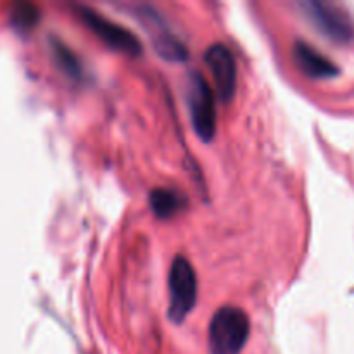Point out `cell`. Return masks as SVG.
I'll return each mask as SVG.
<instances>
[{
	"label": "cell",
	"mask_w": 354,
	"mask_h": 354,
	"mask_svg": "<svg viewBox=\"0 0 354 354\" xmlns=\"http://www.w3.org/2000/svg\"><path fill=\"white\" fill-rule=\"evenodd\" d=\"M149 206L152 213L161 220H169L187 207V199L183 194L171 189H154L149 196Z\"/></svg>",
	"instance_id": "cell-10"
},
{
	"label": "cell",
	"mask_w": 354,
	"mask_h": 354,
	"mask_svg": "<svg viewBox=\"0 0 354 354\" xmlns=\"http://www.w3.org/2000/svg\"><path fill=\"white\" fill-rule=\"evenodd\" d=\"M301 10L328 40L335 44H349L354 40V23L349 14L339 6L327 2H303Z\"/></svg>",
	"instance_id": "cell-5"
},
{
	"label": "cell",
	"mask_w": 354,
	"mask_h": 354,
	"mask_svg": "<svg viewBox=\"0 0 354 354\" xmlns=\"http://www.w3.org/2000/svg\"><path fill=\"white\" fill-rule=\"evenodd\" d=\"M73 9L78 19L111 50L130 55V57H138L142 54V44L133 31L107 19L102 14L86 6L78 3V6H73Z\"/></svg>",
	"instance_id": "cell-3"
},
{
	"label": "cell",
	"mask_w": 354,
	"mask_h": 354,
	"mask_svg": "<svg viewBox=\"0 0 354 354\" xmlns=\"http://www.w3.org/2000/svg\"><path fill=\"white\" fill-rule=\"evenodd\" d=\"M169 308L168 317L173 324H182L194 310L197 301V275L189 259L176 256L168 277Z\"/></svg>",
	"instance_id": "cell-4"
},
{
	"label": "cell",
	"mask_w": 354,
	"mask_h": 354,
	"mask_svg": "<svg viewBox=\"0 0 354 354\" xmlns=\"http://www.w3.org/2000/svg\"><path fill=\"white\" fill-rule=\"evenodd\" d=\"M48 47H50L52 61H54L55 68L62 73L68 80L78 83L83 78V68L80 62L78 55L68 47L62 40L57 37H50L48 40Z\"/></svg>",
	"instance_id": "cell-9"
},
{
	"label": "cell",
	"mask_w": 354,
	"mask_h": 354,
	"mask_svg": "<svg viewBox=\"0 0 354 354\" xmlns=\"http://www.w3.org/2000/svg\"><path fill=\"white\" fill-rule=\"evenodd\" d=\"M138 17L144 21V24L152 28L154 48L159 54V57L171 62H183L189 59V48H187V45L168 30L165 21L161 19V16L154 9H149V7L140 9L138 10Z\"/></svg>",
	"instance_id": "cell-7"
},
{
	"label": "cell",
	"mask_w": 354,
	"mask_h": 354,
	"mask_svg": "<svg viewBox=\"0 0 354 354\" xmlns=\"http://www.w3.org/2000/svg\"><path fill=\"white\" fill-rule=\"evenodd\" d=\"M292 55L297 69L310 80H330L339 75L337 66L306 41L297 40L294 44Z\"/></svg>",
	"instance_id": "cell-8"
},
{
	"label": "cell",
	"mask_w": 354,
	"mask_h": 354,
	"mask_svg": "<svg viewBox=\"0 0 354 354\" xmlns=\"http://www.w3.org/2000/svg\"><path fill=\"white\" fill-rule=\"evenodd\" d=\"M204 62L214 82L218 99L228 104L237 92V61H235L234 52L225 44L218 41L206 48Z\"/></svg>",
	"instance_id": "cell-6"
},
{
	"label": "cell",
	"mask_w": 354,
	"mask_h": 354,
	"mask_svg": "<svg viewBox=\"0 0 354 354\" xmlns=\"http://www.w3.org/2000/svg\"><path fill=\"white\" fill-rule=\"evenodd\" d=\"M251 332L248 313L237 306H223L213 315L207 330L211 354H239Z\"/></svg>",
	"instance_id": "cell-1"
},
{
	"label": "cell",
	"mask_w": 354,
	"mask_h": 354,
	"mask_svg": "<svg viewBox=\"0 0 354 354\" xmlns=\"http://www.w3.org/2000/svg\"><path fill=\"white\" fill-rule=\"evenodd\" d=\"M187 106L190 121L197 137L204 142H211L216 135V99L201 73L192 71L187 78Z\"/></svg>",
	"instance_id": "cell-2"
},
{
	"label": "cell",
	"mask_w": 354,
	"mask_h": 354,
	"mask_svg": "<svg viewBox=\"0 0 354 354\" xmlns=\"http://www.w3.org/2000/svg\"><path fill=\"white\" fill-rule=\"evenodd\" d=\"M41 12L35 3L16 2L10 6L9 21L12 28L19 33H30L40 23Z\"/></svg>",
	"instance_id": "cell-11"
}]
</instances>
